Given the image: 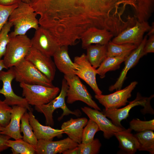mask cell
Returning a JSON list of instances; mask_svg holds the SVG:
<instances>
[{
	"label": "cell",
	"mask_w": 154,
	"mask_h": 154,
	"mask_svg": "<svg viewBox=\"0 0 154 154\" xmlns=\"http://www.w3.org/2000/svg\"><path fill=\"white\" fill-rule=\"evenodd\" d=\"M4 127L0 125V135L1 134V133L3 131Z\"/></svg>",
	"instance_id": "43"
},
{
	"label": "cell",
	"mask_w": 154,
	"mask_h": 154,
	"mask_svg": "<svg viewBox=\"0 0 154 154\" xmlns=\"http://www.w3.org/2000/svg\"><path fill=\"white\" fill-rule=\"evenodd\" d=\"M12 108L0 99V125L5 127L9 123Z\"/></svg>",
	"instance_id": "35"
},
{
	"label": "cell",
	"mask_w": 154,
	"mask_h": 154,
	"mask_svg": "<svg viewBox=\"0 0 154 154\" xmlns=\"http://www.w3.org/2000/svg\"><path fill=\"white\" fill-rule=\"evenodd\" d=\"M148 33L147 35V36H149L151 35L154 34V24L153 22L149 30L148 31Z\"/></svg>",
	"instance_id": "41"
},
{
	"label": "cell",
	"mask_w": 154,
	"mask_h": 154,
	"mask_svg": "<svg viewBox=\"0 0 154 154\" xmlns=\"http://www.w3.org/2000/svg\"><path fill=\"white\" fill-rule=\"evenodd\" d=\"M4 68H5V67L2 59L0 60V71L2 70Z\"/></svg>",
	"instance_id": "42"
},
{
	"label": "cell",
	"mask_w": 154,
	"mask_h": 154,
	"mask_svg": "<svg viewBox=\"0 0 154 154\" xmlns=\"http://www.w3.org/2000/svg\"><path fill=\"white\" fill-rule=\"evenodd\" d=\"M22 0H0V5L6 6L19 5Z\"/></svg>",
	"instance_id": "39"
},
{
	"label": "cell",
	"mask_w": 154,
	"mask_h": 154,
	"mask_svg": "<svg viewBox=\"0 0 154 154\" xmlns=\"http://www.w3.org/2000/svg\"><path fill=\"white\" fill-rule=\"evenodd\" d=\"M37 8L70 16L105 15L110 0H31Z\"/></svg>",
	"instance_id": "1"
},
{
	"label": "cell",
	"mask_w": 154,
	"mask_h": 154,
	"mask_svg": "<svg viewBox=\"0 0 154 154\" xmlns=\"http://www.w3.org/2000/svg\"><path fill=\"white\" fill-rule=\"evenodd\" d=\"M147 35H146L140 44L137 48L132 51L125 60V66L116 82L110 86L109 90L112 92L114 90H119L121 89L123 83L126 79V75L128 71L135 66L140 59L144 56L143 48L147 40Z\"/></svg>",
	"instance_id": "16"
},
{
	"label": "cell",
	"mask_w": 154,
	"mask_h": 154,
	"mask_svg": "<svg viewBox=\"0 0 154 154\" xmlns=\"http://www.w3.org/2000/svg\"><path fill=\"white\" fill-rule=\"evenodd\" d=\"M14 79V74L12 67L7 71H0V82L3 83L2 87L0 89V94L4 96V101L10 106H21L26 108L29 111H32L25 99L17 95L14 92L11 83Z\"/></svg>",
	"instance_id": "9"
},
{
	"label": "cell",
	"mask_w": 154,
	"mask_h": 154,
	"mask_svg": "<svg viewBox=\"0 0 154 154\" xmlns=\"http://www.w3.org/2000/svg\"><path fill=\"white\" fill-rule=\"evenodd\" d=\"M68 86L67 92L66 102L72 104L76 101H80L85 103L90 107L101 111V109L88 91L86 86L76 75L64 76Z\"/></svg>",
	"instance_id": "7"
},
{
	"label": "cell",
	"mask_w": 154,
	"mask_h": 154,
	"mask_svg": "<svg viewBox=\"0 0 154 154\" xmlns=\"http://www.w3.org/2000/svg\"><path fill=\"white\" fill-rule=\"evenodd\" d=\"M11 118L9 124L4 127L1 134L5 135L15 139H22L20 131V122L21 118L27 111L25 107L18 105L12 106Z\"/></svg>",
	"instance_id": "20"
},
{
	"label": "cell",
	"mask_w": 154,
	"mask_h": 154,
	"mask_svg": "<svg viewBox=\"0 0 154 154\" xmlns=\"http://www.w3.org/2000/svg\"><path fill=\"white\" fill-rule=\"evenodd\" d=\"M154 0H137L134 9L135 17L139 22L147 21L154 10Z\"/></svg>",
	"instance_id": "26"
},
{
	"label": "cell",
	"mask_w": 154,
	"mask_h": 154,
	"mask_svg": "<svg viewBox=\"0 0 154 154\" xmlns=\"http://www.w3.org/2000/svg\"><path fill=\"white\" fill-rule=\"evenodd\" d=\"M35 30L31 39L32 47L45 55L52 56L61 46L46 29L40 26Z\"/></svg>",
	"instance_id": "11"
},
{
	"label": "cell",
	"mask_w": 154,
	"mask_h": 154,
	"mask_svg": "<svg viewBox=\"0 0 154 154\" xmlns=\"http://www.w3.org/2000/svg\"><path fill=\"white\" fill-rule=\"evenodd\" d=\"M149 38L147 40L143 48L144 55L148 53L154 52V34L149 36Z\"/></svg>",
	"instance_id": "37"
},
{
	"label": "cell",
	"mask_w": 154,
	"mask_h": 154,
	"mask_svg": "<svg viewBox=\"0 0 154 154\" xmlns=\"http://www.w3.org/2000/svg\"><path fill=\"white\" fill-rule=\"evenodd\" d=\"M63 154H78V146L74 148L68 149L62 153Z\"/></svg>",
	"instance_id": "40"
},
{
	"label": "cell",
	"mask_w": 154,
	"mask_h": 154,
	"mask_svg": "<svg viewBox=\"0 0 154 154\" xmlns=\"http://www.w3.org/2000/svg\"><path fill=\"white\" fill-rule=\"evenodd\" d=\"M114 36L111 32L105 29L90 27L81 36L82 47L86 49L92 44L106 45Z\"/></svg>",
	"instance_id": "18"
},
{
	"label": "cell",
	"mask_w": 154,
	"mask_h": 154,
	"mask_svg": "<svg viewBox=\"0 0 154 154\" xmlns=\"http://www.w3.org/2000/svg\"><path fill=\"white\" fill-rule=\"evenodd\" d=\"M130 54L127 53L118 56H107L100 66L96 69L97 74L99 75L100 78H104L108 72L119 69L121 64L125 61Z\"/></svg>",
	"instance_id": "25"
},
{
	"label": "cell",
	"mask_w": 154,
	"mask_h": 154,
	"mask_svg": "<svg viewBox=\"0 0 154 154\" xmlns=\"http://www.w3.org/2000/svg\"><path fill=\"white\" fill-rule=\"evenodd\" d=\"M81 110L89 118L97 125L100 130L103 132L104 137L109 139L114 136V133L121 131L125 129L115 125L108 119L102 112L86 106L81 108Z\"/></svg>",
	"instance_id": "14"
},
{
	"label": "cell",
	"mask_w": 154,
	"mask_h": 154,
	"mask_svg": "<svg viewBox=\"0 0 154 154\" xmlns=\"http://www.w3.org/2000/svg\"><path fill=\"white\" fill-rule=\"evenodd\" d=\"M7 145L9 147L11 148L13 154H36L35 148L23 139H18L15 140L9 139L7 141Z\"/></svg>",
	"instance_id": "30"
},
{
	"label": "cell",
	"mask_w": 154,
	"mask_h": 154,
	"mask_svg": "<svg viewBox=\"0 0 154 154\" xmlns=\"http://www.w3.org/2000/svg\"><path fill=\"white\" fill-rule=\"evenodd\" d=\"M25 58L50 80L52 81L54 80L56 67L51 57L43 54L32 47Z\"/></svg>",
	"instance_id": "15"
},
{
	"label": "cell",
	"mask_w": 154,
	"mask_h": 154,
	"mask_svg": "<svg viewBox=\"0 0 154 154\" xmlns=\"http://www.w3.org/2000/svg\"><path fill=\"white\" fill-rule=\"evenodd\" d=\"M37 14L28 3L22 1L12 11L8 21L14 26L13 31L9 34L10 37L25 35L30 29L37 30L39 27Z\"/></svg>",
	"instance_id": "2"
},
{
	"label": "cell",
	"mask_w": 154,
	"mask_h": 154,
	"mask_svg": "<svg viewBox=\"0 0 154 154\" xmlns=\"http://www.w3.org/2000/svg\"><path fill=\"white\" fill-rule=\"evenodd\" d=\"M22 2L29 4V0H22Z\"/></svg>",
	"instance_id": "44"
},
{
	"label": "cell",
	"mask_w": 154,
	"mask_h": 154,
	"mask_svg": "<svg viewBox=\"0 0 154 154\" xmlns=\"http://www.w3.org/2000/svg\"><path fill=\"white\" fill-rule=\"evenodd\" d=\"M52 56L56 67L64 75L70 76L76 75L77 66L70 57L68 46H60Z\"/></svg>",
	"instance_id": "19"
},
{
	"label": "cell",
	"mask_w": 154,
	"mask_h": 154,
	"mask_svg": "<svg viewBox=\"0 0 154 154\" xmlns=\"http://www.w3.org/2000/svg\"><path fill=\"white\" fill-rule=\"evenodd\" d=\"M18 5V4L9 6L0 5V32L8 21L9 17L12 11Z\"/></svg>",
	"instance_id": "36"
},
{
	"label": "cell",
	"mask_w": 154,
	"mask_h": 154,
	"mask_svg": "<svg viewBox=\"0 0 154 154\" xmlns=\"http://www.w3.org/2000/svg\"><path fill=\"white\" fill-rule=\"evenodd\" d=\"M86 49L88 60L94 68L97 69L107 57V44H91Z\"/></svg>",
	"instance_id": "24"
},
{
	"label": "cell",
	"mask_w": 154,
	"mask_h": 154,
	"mask_svg": "<svg viewBox=\"0 0 154 154\" xmlns=\"http://www.w3.org/2000/svg\"><path fill=\"white\" fill-rule=\"evenodd\" d=\"M28 113L30 123L38 140H52L55 137H61L64 133L61 129H56L41 124L35 118L32 111H29Z\"/></svg>",
	"instance_id": "21"
},
{
	"label": "cell",
	"mask_w": 154,
	"mask_h": 154,
	"mask_svg": "<svg viewBox=\"0 0 154 154\" xmlns=\"http://www.w3.org/2000/svg\"><path fill=\"white\" fill-rule=\"evenodd\" d=\"M16 81L28 84H39L53 87L52 81L40 72L30 61L25 58L12 67Z\"/></svg>",
	"instance_id": "5"
},
{
	"label": "cell",
	"mask_w": 154,
	"mask_h": 154,
	"mask_svg": "<svg viewBox=\"0 0 154 154\" xmlns=\"http://www.w3.org/2000/svg\"><path fill=\"white\" fill-rule=\"evenodd\" d=\"M99 131L100 129L96 123L89 119L83 129L81 143H87L92 141L94 139L95 134Z\"/></svg>",
	"instance_id": "31"
},
{
	"label": "cell",
	"mask_w": 154,
	"mask_h": 154,
	"mask_svg": "<svg viewBox=\"0 0 154 154\" xmlns=\"http://www.w3.org/2000/svg\"><path fill=\"white\" fill-rule=\"evenodd\" d=\"M151 27L148 21L139 22L137 20L134 25L123 31L112 41L116 44L130 43L138 46L143 39L144 34Z\"/></svg>",
	"instance_id": "13"
},
{
	"label": "cell",
	"mask_w": 154,
	"mask_h": 154,
	"mask_svg": "<svg viewBox=\"0 0 154 154\" xmlns=\"http://www.w3.org/2000/svg\"><path fill=\"white\" fill-rule=\"evenodd\" d=\"M11 138L10 137L5 135H0V154L9 147L7 145V142L8 140Z\"/></svg>",
	"instance_id": "38"
},
{
	"label": "cell",
	"mask_w": 154,
	"mask_h": 154,
	"mask_svg": "<svg viewBox=\"0 0 154 154\" xmlns=\"http://www.w3.org/2000/svg\"><path fill=\"white\" fill-rule=\"evenodd\" d=\"M129 128L138 132L148 130H154V119L143 121L133 119L129 122Z\"/></svg>",
	"instance_id": "34"
},
{
	"label": "cell",
	"mask_w": 154,
	"mask_h": 154,
	"mask_svg": "<svg viewBox=\"0 0 154 154\" xmlns=\"http://www.w3.org/2000/svg\"><path fill=\"white\" fill-rule=\"evenodd\" d=\"M137 82H131L123 89L117 90L108 95H95V97L106 109L118 108L126 105L128 99L131 96V92L137 85Z\"/></svg>",
	"instance_id": "10"
},
{
	"label": "cell",
	"mask_w": 154,
	"mask_h": 154,
	"mask_svg": "<svg viewBox=\"0 0 154 154\" xmlns=\"http://www.w3.org/2000/svg\"><path fill=\"white\" fill-rule=\"evenodd\" d=\"M22 95L29 105L38 106L47 104L55 98L60 92V88L39 84L20 83Z\"/></svg>",
	"instance_id": "6"
},
{
	"label": "cell",
	"mask_w": 154,
	"mask_h": 154,
	"mask_svg": "<svg viewBox=\"0 0 154 154\" xmlns=\"http://www.w3.org/2000/svg\"><path fill=\"white\" fill-rule=\"evenodd\" d=\"M153 97L154 95H153L149 98L144 97L138 92L135 98L129 102V104L125 107L120 108L104 109L102 112L107 117L111 119L115 125L123 127L121 124V121L128 117L130 110L134 107L139 105L143 106L145 111L147 109V113H151L150 111H151V110H151L152 108L150 106V101Z\"/></svg>",
	"instance_id": "8"
},
{
	"label": "cell",
	"mask_w": 154,
	"mask_h": 154,
	"mask_svg": "<svg viewBox=\"0 0 154 154\" xmlns=\"http://www.w3.org/2000/svg\"><path fill=\"white\" fill-rule=\"evenodd\" d=\"M134 135L139 144V151H146L151 154L154 153V133L153 130H146Z\"/></svg>",
	"instance_id": "27"
},
{
	"label": "cell",
	"mask_w": 154,
	"mask_h": 154,
	"mask_svg": "<svg viewBox=\"0 0 154 154\" xmlns=\"http://www.w3.org/2000/svg\"><path fill=\"white\" fill-rule=\"evenodd\" d=\"M137 46L130 43L116 44L110 40L107 44V56H118L130 53Z\"/></svg>",
	"instance_id": "29"
},
{
	"label": "cell",
	"mask_w": 154,
	"mask_h": 154,
	"mask_svg": "<svg viewBox=\"0 0 154 154\" xmlns=\"http://www.w3.org/2000/svg\"><path fill=\"white\" fill-rule=\"evenodd\" d=\"M68 86L65 79L64 78L62 81L61 90L59 95L48 103L40 106H35V109L38 112L42 113L45 118V124L46 125L53 127L54 124L53 114L54 111L58 108L61 109L63 111L61 115L58 118L60 121L64 116L69 114L79 116L81 113L78 110L72 111L67 107L65 103L67 92Z\"/></svg>",
	"instance_id": "3"
},
{
	"label": "cell",
	"mask_w": 154,
	"mask_h": 154,
	"mask_svg": "<svg viewBox=\"0 0 154 154\" xmlns=\"http://www.w3.org/2000/svg\"><path fill=\"white\" fill-rule=\"evenodd\" d=\"M74 62L77 66L75 75L86 82L92 89L96 95L102 94L96 80V69L94 68L88 60L86 54L75 56Z\"/></svg>",
	"instance_id": "12"
},
{
	"label": "cell",
	"mask_w": 154,
	"mask_h": 154,
	"mask_svg": "<svg viewBox=\"0 0 154 154\" xmlns=\"http://www.w3.org/2000/svg\"><path fill=\"white\" fill-rule=\"evenodd\" d=\"M78 144L68 137L62 140L54 141L38 139L35 148L36 154H61L68 149L77 147Z\"/></svg>",
	"instance_id": "17"
},
{
	"label": "cell",
	"mask_w": 154,
	"mask_h": 154,
	"mask_svg": "<svg viewBox=\"0 0 154 154\" xmlns=\"http://www.w3.org/2000/svg\"><path fill=\"white\" fill-rule=\"evenodd\" d=\"M88 120L86 117L71 118L63 122L61 129L70 139L79 144L82 143V132Z\"/></svg>",
	"instance_id": "22"
},
{
	"label": "cell",
	"mask_w": 154,
	"mask_h": 154,
	"mask_svg": "<svg viewBox=\"0 0 154 154\" xmlns=\"http://www.w3.org/2000/svg\"><path fill=\"white\" fill-rule=\"evenodd\" d=\"M20 131L23 134V139L35 149L38 140L36 137L29 119V114L27 111L23 116L21 119Z\"/></svg>",
	"instance_id": "28"
},
{
	"label": "cell",
	"mask_w": 154,
	"mask_h": 154,
	"mask_svg": "<svg viewBox=\"0 0 154 154\" xmlns=\"http://www.w3.org/2000/svg\"><path fill=\"white\" fill-rule=\"evenodd\" d=\"M129 128L114 133V136L118 140L119 147L125 154H133L138 150V142Z\"/></svg>",
	"instance_id": "23"
},
{
	"label": "cell",
	"mask_w": 154,
	"mask_h": 154,
	"mask_svg": "<svg viewBox=\"0 0 154 154\" xmlns=\"http://www.w3.org/2000/svg\"><path fill=\"white\" fill-rule=\"evenodd\" d=\"M9 37L2 59L6 69L15 66L24 59L32 47L31 39L26 35Z\"/></svg>",
	"instance_id": "4"
},
{
	"label": "cell",
	"mask_w": 154,
	"mask_h": 154,
	"mask_svg": "<svg viewBox=\"0 0 154 154\" xmlns=\"http://www.w3.org/2000/svg\"><path fill=\"white\" fill-rule=\"evenodd\" d=\"M102 144L98 139L87 143H81L78 146V154H97L99 153Z\"/></svg>",
	"instance_id": "32"
},
{
	"label": "cell",
	"mask_w": 154,
	"mask_h": 154,
	"mask_svg": "<svg viewBox=\"0 0 154 154\" xmlns=\"http://www.w3.org/2000/svg\"><path fill=\"white\" fill-rule=\"evenodd\" d=\"M13 26L11 23L8 21L0 32V60L5 52L10 39L9 33Z\"/></svg>",
	"instance_id": "33"
}]
</instances>
